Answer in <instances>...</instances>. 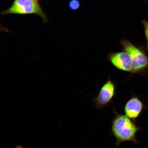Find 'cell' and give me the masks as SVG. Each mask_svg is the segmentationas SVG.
<instances>
[{
	"instance_id": "6da1fadb",
	"label": "cell",
	"mask_w": 148,
	"mask_h": 148,
	"mask_svg": "<svg viewBox=\"0 0 148 148\" xmlns=\"http://www.w3.org/2000/svg\"><path fill=\"white\" fill-rule=\"evenodd\" d=\"M113 112L114 116L111 125V133L116 139V147L127 141L138 144L136 136L141 127L137 126L136 123L126 116L118 113L115 109Z\"/></svg>"
},
{
	"instance_id": "7a4b0ae2",
	"label": "cell",
	"mask_w": 148,
	"mask_h": 148,
	"mask_svg": "<svg viewBox=\"0 0 148 148\" xmlns=\"http://www.w3.org/2000/svg\"><path fill=\"white\" fill-rule=\"evenodd\" d=\"M120 44L122 51L127 52L130 56L133 73H145L148 71V56L143 49L127 40H121Z\"/></svg>"
},
{
	"instance_id": "3957f363",
	"label": "cell",
	"mask_w": 148,
	"mask_h": 148,
	"mask_svg": "<svg viewBox=\"0 0 148 148\" xmlns=\"http://www.w3.org/2000/svg\"><path fill=\"white\" fill-rule=\"evenodd\" d=\"M1 14H35L40 16L44 23L48 21L47 15L36 0H14L10 7L2 12Z\"/></svg>"
},
{
	"instance_id": "277c9868",
	"label": "cell",
	"mask_w": 148,
	"mask_h": 148,
	"mask_svg": "<svg viewBox=\"0 0 148 148\" xmlns=\"http://www.w3.org/2000/svg\"><path fill=\"white\" fill-rule=\"evenodd\" d=\"M116 86L115 83L110 78L102 86L99 91L93 99L94 106L100 110L110 106L115 97Z\"/></svg>"
},
{
	"instance_id": "5b68a950",
	"label": "cell",
	"mask_w": 148,
	"mask_h": 148,
	"mask_svg": "<svg viewBox=\"0 0 148 148\" xmlns=\"http://www.w3.org/2000/svg\"><path fill=\"white\" fill-rule=\"evenodd\" d=\"M107 58L113 66L124 71L133 73L130 56L127 52L123 51L119 52L108 53Z\"/></svg>"
},
{
	"instance_id": "8992f818",
	"label": "cell",
	"mask_w": 148,
	"mask_h": 148,
	"mask_svg": "<svg viewBox=\"0 0 148 148\" xmlns=\"http://www.w3.org/2000/svg\"><path fill=\"white\" fill-rule=\"evenodd\" d=\"M145 108V105L137 96L133 95L124 107L125 115L136 123L138 118Z\"/></svg>"
},
{
	"instance_id": "52a82bcc",
	"label": "cell",
	"mask_w": 148,
	"mask_h": 148,
	"mask_svg": "<svg viewBox=\"0 0 148 148\" xmlns=\"http://www.w3.org/2000/svg\"><path fill=\"white\" fill-rule=\"evenodd\" d=\"M81 3L79 0H71L69 4V8L71 10H76L80 8Z\"/></svg>"
},
{
	"instance_id": "ba28073f",
	"label": "cell",
	"mask_w": 148,
	"mask_h": 148,
	"mask_svg": "<svg viewBox=\"0 0 148 148\" xmlns=\"http://www.w3.org/2000/svg\"><path fill=\"white\" fill-rule=\"evenodd\" d=\"M144 28L146 40H147V47L148 50V22L143 20L142 21Z\"/></svg>"
},
{
	"instance_id": "9c48e42d",
	"label": "cell",
	"mask_w": 148,
	"mask_h": 148,
	"mask_svg": "<svg viewBox=\"0 0 148 148\" xmlns=\"http://www.w3.org/2000/svg\"><path fill=\"white\" fill-rule=\"evenodd\" d=\"M36 1H40V0H36Z\"/></svg>"
},
{
	"instance_id": "30bf717a",
	"label": "cell",
	"mask_w": 148,
	"mask_h": 148,
	"mask_svg": "<svg viewBox=\"0 0 148 148\" xmlns=\"http://www.w3.org/2000/svg\"><path fill=\"white\" fill-rule=\"evenodd\" d=\"M147 1H148V0H147Z\"/></svg>"
}]
</instances>
